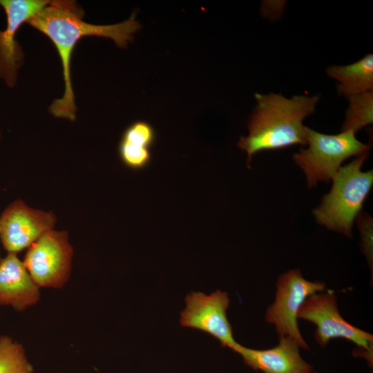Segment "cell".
I'll list each match as a JSON object with an SVG mask.
<instances>
[{"instance_id": "7a4b0ae2", "label": "cell", "mask_w": 373, "mask_h": 373, "mask_svg": "<svg viewBox=\"0 0 373 373\" xmlns=\"http://www.w3.org/2000/svg\"><path fill=\"white\" fill-rule=\"evenodd\" d=\"M256 105L249 116V134L240 138L238 146L247 153V164L252 156L263 150L307 144L303 120L314 113L320 97L295 95L287 98L281 94L256 93Z\"/></svg>"}, {"instance_id": "52a82bcc", "label": "cell", "mask_w": 373, "mask_h": 373, "mask_svg": "<svg viewBox=\"0 0 373 373\" xmlns=\"http://www.w3.org/2000/svg\"><path fill=\"white\" fill-rule=\"evenodd\" d=\"M73 254L68 233L52 229L28 247L23 263L39 288H60L70 277Z\"/></svg>"}, {"instance_id": "5bb4252c", "label": "cell", "mask_w": 373, "mask_h": 373, "mask_svg": "<svg viewBox=\"0 0 373 373\" xmlns=\"http://www.w3.org/2000/svg\"><path fill=\"white\" fill-rule=\"evenodd\" d=\"M327 75L338 81L337 92L345 97L373 91V55L345 66H330Z\"/></svg>"}, {"instance_id": "e0dca14e", "label": "cell", "mask_w": 373, "mask_h": 373, "mask_svg": "<svg viewBox=\"0 0 373 373\" xmlns=\"http://www.w3.org/2000/svg\"><path fill=\"white\" fill-rule=\"evenodd\" d=\"M371 218L362 216L358 218V225L362 236V247L367 262L372 265V224Z\"/></svg>"}, {"instance_id": "ba28073f", "label": "cell", "mask_w": 373, "mask_h": 373, "mask_svg": "<svg viewBox=\"0 0 373 373\" xmlns=\"http://www.w3.org/2000/svg\"><path fill=\"white\" fill-rule=\"evenodd\" d=\"M227 292L217 290L210 294L191 291L185 298V307L180 313V325L198 329L216 338L222 347L233 350L238 343L227 315L229 306Z\"/></svg>"}, {"instance_id": "4fadbf2b", "label": "cell", "mask_w": 373, "mask_h": 373, "mask_svg": "<svg viewBox=\"0 0 373 373\" xmlns=\"http://www.w3.org/2000/svg\"><path fill=\"white\" fill-rule=\"evenodd\" d=\"M155 137L153 127L145 121H136L129 125L124 131L118 146L123 164L133 170L146 168L151 160V148Z\"/></svg>"}, {"instance_id": "6da1fadb", "label": "cell", "mask_w": 373, "mask_h": 373, "mask_svg": "<svg viewBox=\"0 0 373 373\" xmlns=\"http://www.w3.org/2000/svg\"><path fill=\"white\" fill-rule=\"evenodd\" d=\"M84 12L73 1H51L34 15L27 23L46 35L60 57L64 92L53 101L49 112L55 117L75 121L76 106L72 87L70 60L77 42L84 37L97 36L113 39L120 48L133 41V35L140 28L133 12L127 20L111 25H95L83 20Z\"/></svg>"}, {"instance_id": "9a60e30c", "label": "cell", "mask_w": 373, "mask_h": 373, "mask_svg": "<svg viewBox=\"0 0 373 373\" xmlns=\"http://www.w3.org/2000/svg\"><path fill=\"white\" fill-rule=\"evenodd\" d=\"M348 108L341 131L354 133L373 122V91L347 97Z\"/></svg>"}, {"instance_id": "ac0fdd59", "label": "cell", "mask_w": 373, "mask_h": 373, "mask_svg": "<svg viewBox=\"0 0 373 373\" xmlns=\"http://www.w3.org/2000/svg\"><path fill=\"white\" fill-rule=\"evenodd\" d=\"M309 373H316V372L312 370V371H311V372H309Z\"/></svg>"}, {"instance_id": "7c38bea8", "label": "cell", "mask_w": 373, "mask_h": 373, "mask_svg": "<svg viewBox=\"0 0 373 373\" xmlns=\"http://www.w3.org/2000/svg\"><path fill=\"white\" fill-rule=\"evenodd\" d=\"M40 298L39 287L15 253L0 261V305L22 311L36 304Z\"/></svg>"}, {"instance_id": "9c48e42d", "label": "cell", "mask_w": 373, "mask_h": 373, "mask_svg": "<svg viewBox=\"0 0 373 373\" xmlns=\"http://www.w3.org/2000/svg\"><path fill=\"white\" fill-rule=\"evenodd\" d=\"M55 222L53 213L30 208L17 200L0 217V239L8 253L17 254L53 229Z\"/></svg>"}, {"instance_id": "8fae6325", "label": "cell", "mask_w": 373, "mask_h": 373, "mask_svg": "<svg viewBox=\"0 0 373 373\" xmlns=\"http://www.w3.org/2000/svg\"><path fill=\"white\" fill-rule=\"evenodd\" d=\"M300 347L289 336H280L278 345L270 349L255 350L238 344L233 351L246 365L264 373H309L312 367L305 361Z\"/></svg>"}, {"instance_id": "277c9868", "label": "cell", "mask_w": 373, "mask_h": 373, "mask_svg": "<svg viewBox=\"0 0 373 373\" xmlns=\"http://www.w3.org/2000/svg\"><path fill=\"white\" fill-rule=\"evenodd\" d=\"M305 130L308 147L300 149L293 159L304 171L309 188L316 186L318 182H329L345 160L367 153L370 149L352 131L327 135L307 126Z\"/></svg>"}, {"instance_id": "2e32d148", "label": "cell", "mask_w": 373, "mask_h": 373, "mask_svg": "<svg viewBox=\"0 0 373 373\" xmlns=\"http://www.w3.org/2000/svg\"><path fill=\"white\" fill-rule=\"evenodd\" d=\"M0 373H33L22 345L10 336H0Z\"/></svg>"}, {"instance_id": "3957f363", "label": "cell", "mask_w": 373, "mask_h": 373, "mask_svg": "<svg viewBox=\"0 0 373 373\" xmlns=\"http://www.w3.org/2000/svg\"><path fill=\"white\" fill-rule=\"evenodd\" d=\"M369 152L341 166L333 178L331 191L313 211L316 221L330 230L352 236L358 216L373 183V171H362Z\"/></svg>"}, {"instance_id": "8992f818", "label": "cell", "mask_w": 373, "mask_h": 373, "mask_svg": "<svg viewBox=\"0 0 373 373\" xmlns=\"http://www.w3.org/2000/svg\"><path fill=\"white\" fill-rule=\"evenodd\" d=\"M322 281L304 278L300 270H289L276 282L275 300L266 311L265 321L274 325L280 336H289L303 349H308L298 325V313L310 296L325 291Z\"/></svg>"}, {"instance_id": "ffe728a7", "label": "cell", "mask_w": 373, "mask_h": 373, "mask_svg": "<svg viewBox=\"0 0 373 373\" xmlns=\"http://www.w3.org/2000/svg\"><path fill=\"white\" fill-rule=\"evenodd\" d=\"M0 261H1V259H0Z\"/></svg>"}, {"instance_id": "5b68a950", "label": "cell", "mask_w": 373, "mask_h": 373, "mask_svg": "<svg viewBox=\"0 0 373 373\" xmlns=\"http://www.w3.org/2000/svg\"><path fill=\"white\" fill-rule=\"evenodd\" d=\"M298 318L316 326L314 338L322 347L333 338L349 340L358 347L354 354L363 357L372 365L373 336L349 323L341 316L333 292L324 291L309 296L301 306Z\"/></svg>"}, {"instance_id": "30bf717a", "label": "cell", "mask_w": 373, "mask_h": 373, "mask_svg": "<svg viewBox=\"0 0 373 373\" xmlns=\"http://www.w3.org/2000/svg\"><path fill=\"white\" fill-rule=\"evenodd\" d=\"M50 1L0 0L6 15V27L0 30V77L9 87L15 84L17 70L21 64L23 53L15 39L23 23L41 10Z\"/></svg>"}, {"instance_id": "d6986e66", "label": "cell", "mask_w": 373, "mask_h": 373, "mask_svg": "<svg viewBox=\"0 0 373 373\" xmlns=\"http://www.w3.org/2000/svg\"><path fill=\"white\" fill-rule=\"evenodd\" d=\"M0 137H1V134H0Z\"/></svg>"}]
</instances>
